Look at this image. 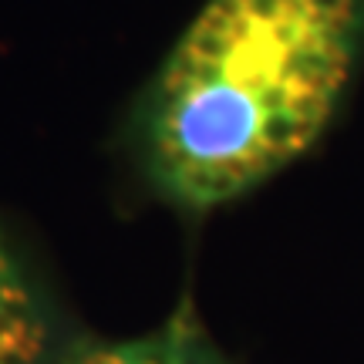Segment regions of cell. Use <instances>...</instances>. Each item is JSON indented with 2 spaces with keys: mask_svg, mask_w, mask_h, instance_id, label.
<instances>
[{
  "mask_svg": "<svg viewBox=\"0 0 364 364\" xmlns=\"http://www.w3.org/2000/svg\"><path fill=\"white\" fill-rule=\"evenodd\" d=\"M364 44V0H206L135 115L156 193L206 213L270 179L334 118Z\"/></svg>",
  "mask_w": 364,
  "mask_h": 364,
  "instance_id": "obj_1",
  "label": "cell"
},
{
  "mask_svg": "<svg viewBox=\"0 0 364 364\" xmlns=\"http://www.w3.org/2000/svg\"><path fill=\"white\" fill-rule=\"evenodd\" d=\"M58 354L51 311L0 233V364H51Z\"/></svg>",
  "mask_w": 364,
  "mask_h": 364,
  "instance_id": "obj_2",
  "label": "cell"
},
{
  "mask_svg": "<svg viewBox=\"0 0 364 364\" xmlns=\"http://www.w3.org/2000/svg\"><path fill=\"white\" fill-rule=\"evenodd\" d=\"M51 364H223L186 327H169L135 341H91L61 348Z\"/></svg>",
  "mask_w": 364,
  "mask_h": 364,
  "instance_id": "obj_3",
  "label": "cell"
}]
</instances>
